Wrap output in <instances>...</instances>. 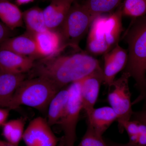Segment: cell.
Instances as JSON below:
<instances>
[{"mask_svg": "<svg viewBox=\"0 0 146 146\" xmlns=\"http://www.w3.org/2000/svg\"><path fill=\"white\" fill-rule=\"evenodd\" d=\"M101 68L98 60L86 54L78 53L70 55L58 54L35 60L30 72L31 78L46 79L60 90Z\"/></svg>", "mask_w": 146, "mask_h": 146, "instance_id": "obj_1", "label": "cell"}, {"mask_svg": "<svg viewBox=\"0 0 146 146\" xmlns=\"http://www.w3.org/2000/svg\"><path fill=\"white\" fill-rule=\"evenodd\" d=\"M126 39L128 49L125 72L134 80L141 91L140 98H143L146 94V16L135 18L126 33Z\"/></svg>", "mask_w": 146, "mask_h": 146, "instance_id": "obj_2", "label": "cell"}, {"mask_svg": "<svg viewBox=\"0 0 146 146\" xmlns=\"http://www.w3.org/2000/svg\"><path fill=\"white\" fill-rule=\"evenodd\" d=\"M121 11L109 16H97L91 24L87 39V48L96 55L104 54L118 44L123 31Z\"/></svg>", "mask_w": 146, "mask_h": 146, "instance_id": "obj_3", "label": "cell"}, {"mask_svg": "<svg viewBox=\"0 0 146 146\" xmlns=\"http://www.w3.org/2000/svg\"><path fill=\"white\" fill-rule=\"evenodd\" d=\"M60 90L44 78L26 79L17 89L8 108L11 110L25 106L41 112L46 111L51 100Z\"/></svg>", "mask_w": 146, "mask_h": 146, "instance_id": "obj_4", "label": "cell"}, {"mask_svg": "<svg viewBox=\"0 0 146 146\" xmlns=\"http://www.w3.org/2000/svg\"><path fill=\"white\" fill-rule=\"evenodd\" d=\"M83 5L74 3L58 30L63 45L78 49L79 44L96 18Z\"/></svg>", "mask_w": 146, "mask_h": 146, "instance_id": "obj_5", "label": "cell"}, {"mask_svg": "<svg viewBox=\"0 0 146 146\" xmlns=\"http://www.w3.org/2000/svg\"><path fill=\"white\" fill-rule=\"evenodd\" d=\"M130 77L128 73L124 72L108 86V100L110 107L117 116V121L120 132L123 131L124 124L131 120L133 113L129 85Z\"/></svg>", "mask_w": 146, "mask_h": 146, "instance_id": "obj_6", "label": "cell"}, {"mask_svg": "<svg viewBox=\"0 0 146 146\" xmlns=\"http://www.w3.org/2000/svg\"><path fill=\"white\" fill-rule=\"evenodd\" d=\"M81 80L71 84L68 86L69 98L65 110L57 124L60 125L64 135L66 146H74L76 139L77 125L80 115L83 110L81 93Z\"/></svg>", "mask_w": 146, "mask_h": 146, "instance_id": "obj_7", "label": "cell"}, {"mask_svg": "<svg viewBox=\"0 0 146 146\" xmlns=\"http://www.w3.org/2000/svg\"><path fill=\"white\" fill-rule=\"evenodd\" d=\"M46 119L35 118L24 132L23 140L26 146H56L60 140L53 132Z\"/></svg>", "mask_w": 146, "mask_h": 146, "instance_id": "obj_8", "label": "cell"}, {"mask_svg": "<svg viewBox=\"0 0 146 146\" xmlns=\"http://www.w3.org/2000/svg\"><path fill=\"white\" fill-rule=\"evenodd\" d=\"M103 72L102 68L82 80L80 93L83 110L88 117L95 108L102 84H103Z\"/></svg>", "mask_w": 146, "mask_h": 146, "instance_id": "obj_9", "label": "cell"}, {"mask_svg": "<svg viewBox=\"0 0 146 146\" xmlns=\"http://www.w3.org/2000/svg\"><path fill=\"white\" fill-rule=\"evenodd\" d=\"M104 55L103 84L108 86L115 80L118 73L125 68L128 51L118 44Z\"/></svg>", "mask_w": 146, "mask_h": 146, "instance_id": "obj_10", "label": "cell"}, {"mask_svg": "<svg viewBox=\"0 0 146 146\" xmlns=\"http://www.w3.org/2000/svg\"><path fill=\"white\" fill-rule=\"evenodd\" d=\"M33 35L36 42L39 59L59 54L66 48L63 45L61 36L57 30L48 29Z\"/></svg>", "mask_w": 146, "mask_h": 146, "instance_id": "obj_11", "label": "cell"}, {"mask_svg": "<svg viewBox=\"0 0 146 146\" xmlns=\"http://www.w3.org/2000/svg\"><path fill=\"white\" fill-rule=\"evenodd\" d=\"M35 60L9 50L0 48V70L14 74H25L31 70Z\"/></svg>", "mask_w": 146, "mask_h": 146, "instance_id": "obj_12", "label": "cell"}, {"mask_svg": "<svg viewBox=\"0 0 146 146\" xmlns=\"http://www.w3.org/2000/svg\"><path fill=\"white\" fill-rule=\"evenodd\" d=\"M0 48L9 50L35 60L39 59L34 36L27 32L19 36L9 37L0 45Z\"/></svg>", "mask_w": 146, "mask_h": 146, "instance_id": "obj_13", "label": "cell"}, {"mask_svg": "<svg viewBox=\"0 0 146 146\" xmlns=\"http://www.w3.org/2000/svg\"><path fill=\"white\" fill-rule=\"evenodd\" d=\"M75 0H50L43 10L48 29L57 30L63 24Z\"/></svg>", "mask_w": 146, "mask_h": 146, "instance_id": "obj_14", "label": "cell"}, {"mask_svg": "<svg viewBox=\"0 0 146 146\" xmlns=\"http://www.w3.org/2000/svg\"><path fill=\"white\" fill-rule=\"evenodd\" d=\"M25 74H14L0 70V108H7Z\"/></svg>", "mask_w": 146, "mask_h": 146, "instance_id": "obj_15", "label": "cell"}, {"mask_svg": "<svg viewBox=\"0 0 146 146\" xmlns=\"http://www.w3.org/2000/svg\"><path fill=\"white\" fill-rule=\"evenodd\" d=\"M87 117L88 125L102 136L117 120V114L110 106L94 108Z\"/></svg>", "mask_w": 146, "mask_h": 146, "instance_id": "obj_16", "label": "cell"}, {"mask_svg": "<svg viewBox=\"0 0 146 146\" xmlns=\"http://www.w3.org/2000/svg\"><path fill=\"white\" fill-rule=\"evenodd\" d=\"M0 19L11 30L22 27L24 23L23 12L8 0H0Z\"/></svg>", "mask_w": 146, "mask_h": 146, "instance_id": "obj_17", "label": "cell"}, {"mask_svg": "<svg viewBox=\"0 0 146 146\" xmlns=\"http://www.w3.org/2000/svg\"><path fill=\"white\" fill-rule=\"evenodd\" d=\"M68 87L58 91L50 102L47 109V121L51 126L57 124L65 110L68 98Z\"/></svg>", "mask_w": 146, "mask_h": 146, "instance_id": "obj_18", "label": "cell"}, {"mask_svg": "<svg viewBox=\"0 0 146 146\" xmlns=\"http://www.w3.org/2000/svg\"><path fill=\"white\" fill-rule=\"evenodd\" d=\"M27 32L34 35L48 29L43 10L38 7L29 9L23 12Z\"/></svg>", "mask_w": 146, "mask_h": 146, "instance_id": "obj_19", "label": "cell"}, {"mask_svg": "<svg viewBox=\"0 0 146 146\" xmlns=\"http://www.w3.org/2000/svg\"><path fill=\"white\" fill-rule=\"evenodd\" d=\"M26 120L20 118L7 121L2 126V135L5 141L18 146L23 140Z\"/></svg>", "mask_w": 146, "mask_h": 146, "instance_id": "obj_20", "label": "cell"}, {"mask_svg": "<svg viewBox=\"0 0 146 146\" xmlns=\"http://www.w3.org/2000/svg\"><path fill=\"white\" fill-rule=\"evenodd\" d=\"M122 0H86L84 5L94 16L111 11L119 5Z\"/></svg>", "mask_w": 146, "mask_h": 146, "instance_id": "obj_21", "label": "cell"}, {"mask_svg": "<svg viewBox=\"0 0 146 146\" xmlns=\"http://www.w3.org/2000/svg\"><path fill=\"white\" fill-rule=\"evenodd\" d=\"M123 16L135 18L146 15V0H125L121 7Z\"/></svg>", "mask_w": 146, "mask_h": 146, "instance_id": "obj_22", "label": "cell"}, {"mask_svg": "<svg viewBox=\"0 0 146 146\" xmlns=\"http://www.w3.org/2000/svg\"><path fill=\"white\" fill-rule=\"evenodd\" d=\"M77 146H108L103 139L102 136L97 133L88 125L86 132Z\"/></svg>", "mask_w": 146, "mask_h": 146, "instance_id": "obj_23", "label": "cell"}, {"mask_svg": "<svg viewBox=\"0 0 146 146\" xmlns=\"http://www.w3.org/2000/svg\"><path fill=\"white\" fill-rule=\"evenodd\" d=\"M138 122V132L136 135L129 137V143L137 146H146V125L140 122Z\"/></svg>", "mask_w": 146, "mask_h": 146, "instance_id": "obj_24", "label": "cell"}, {"mask_svg": "<svg viewBox=\"0 0 146 146\" xmlns=\"http://www.w3.org/2000/svg\"><path fill=\"white\" fill-rule=\"evenodd\" d=\"M11 30L0 22V45L10 37Z\"/></svg>", "mask_w": 146, "mask_h": 146, "instance_id": "obj_25", "label": "cell"}, {"mask_svg": "<svg viewBox=\"0 0 146 146\" xmlns=\"http://www.w3.org/2000/svg\"><path fill=\"white\" fill-rule=\"evenodd\" d=\"M132 120H136L146 125V110L137 112H133Z\"/></svg>", "mask_w": 146, "mask_h": 146, "instance_id": "obj_26", "label": "cell"}, {"mask_svg": "<svg viewBox=\"0 0 146 146\" xmlns=\"http://www.w3.org/2000/svg\"><path fill=\"white\" fill-rule=\"evenodd\" d=\"M10 110L5 108H0V127H2L7 121Z\"/></svg>", "mask_w": 146, "mask_h": 146, "instance_id": "obj_27", "label": "cell"}, {"mask_svg": "<svg viewBox=\"0 0 146 146\" xmlns=\"http://www.w3.org/2000/svg\"><path fill=\"white\" fill-rule=\"evenodd\" d=\"M34 0H16V3L18 5H24L34 1Z\"/></svg>", "mask_w": 146, "mask_h": 146, "instance_id": "obj_28", "label": "cell"}, {"mask_svg": "<svg viewBox=\"0 0 146 146\" xmlns=\"http://www.w3.org/2000/svg\"><path fill=\"white\" fill-rule=\"evenodd\" d=\"M0 146H18L9 143L6 141L0 140Z\"/></svg>", "mask_w": 146, "mask_h": 146, "instance_id": "obj_29", "label": "cell"}, {"mask_svg": "<svg viewBox=\"0 0 146 146\" xmlns=\"http://www.w3.org/2000/svg\"><path fill=\"white\" fill-rule=\"evenodd\" d=\"M111 146H137L134 145H132L128 143L127 144H116V145H112Z\"/></svg>", "mask_w": 146, "mask_h": 146, "instance_id": "obj_30", "label": "cell"}, {"mask_svg": "<svg viewBox=\"0 0 146 146\" xmlns=\"http://www.w3.org/2000/svg\"><path fill=\"white\" fill-rule=\"evenodd\" d=\"M56 146H66L65 145V143H64V141L63 137H62L61 139L59 141V143Z\"/></svg>", "mask_w": 146, "mask_h": 146, "instance_id": "obj_31", "label": "cell"}, {"mask_svg": "<svg viewBox=\"0 0 146 146\" xmlns=\"http://www.w3.org/2000/svg\"><path fill=\"white\" fill-rule=\"evenodd\" d=\"M146 96V95L145 96Z\"/></svg>", "mask_w": 146, "mask_h": 146, "instance_id": "obj_32", "label": "cell"}]
</instances>
